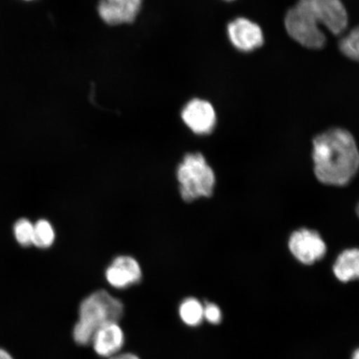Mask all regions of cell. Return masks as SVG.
Here are the masks:
<instances>
[{
  "mask_svg": "<svg viewBox=\"0 0 359 359\" xmlns=\"http://www.w3.org/2000/svg\"><path fill=\"white\" fill-rule=\"evenodd\" d=\"M314 174L325 185H347L355 176L359 154L355 139L347 130L332 128L313 140Z\"/></svg>",
  "mask_w": 359,
  "mask_h": 359,
  "instance_id": "1",
  "label": "cell"
},
{
  "mask_svg": "<svg viewBox=\"0 0 359 359\" xmlns=\"http://www.w3.org/2000/svg\"><path fill=\"white\" fill-rule=\"evenodd\" d=\"M353 359H359V353L358 350H356L355 352L353 353Z\"/></svg>",
  "mask_w": 359,
  "mask_h": 359,
  "instance_id": "20",
  "label": "cell"
},
{
  "mask_svg": "<svg viewBox=\"0 0 359 359\" xmlns=\"http://www.w3.org/2000/svg\"><path fill=\"white\" fill-rule=\"evenodd\" d=\"M124 313V306L109 292L98 290L81 303L79 318L74 330V339L79 345L91 344L93 336L102 325L118 322Z\"/></svg>",
  "mask_w": 359,
  "mask_h": 359,
  "instance_id": "2",
  "label": "cell"
},
{
  "mask_svg": "<svg viewBox=\"0 0 359 359\" xmlns=\"http://www.w3.org/2000/svg\"><path fill=\"white\" fill-rule=\"evenodd\" d=\"M109 359H140L133 353H118L116 355L110 358Z\"/></svg>",
  "mask_w": 359,
  "mask_h": 359,
  "instance_id": "18",
  "label": "cell"
},
{
  "mask_svg": "<svg viewBox=\"0 0 359 359\" xmlns=\"http://www.w3.org/2000/svg\"><path fill=\"white\" fill-rule=\"evenodd\" d=\"M227 33L233 46L241 52H252L264 43L262 28L246 18L231 21L227 26Z\"/></svg>",
  "mask_w": 359,
  "mask_h": 359,
  "instance_id": "7",
  "label": "cell"
},
{
  "mask_svg": "<svg viewBox=\"0 0 359 359\" xmlns=\"http://www.w3.org/2000/svg\"><path fill=\"white\" fill-rule=\"evenodd\" d=\"M204 318L210 324L218 325L222 322V313L221 309L217 304H208L204 306Z\"/></svg>",
  "mask_w": 359,
  "mask_h": 359,
  "instance_id": "17",
  "label": "cell"
},
{
  "mask_svg": "<svg viewBox=\"0 0 359 359\" xmlns=\"http://www.w3.org/2000/svg\"><path fill=\"white\" fill-rule=\"evenodd\" d=\"M203 311V305L194 298L184 300L179 309L180 317L184 324L191 327L199 325L204 320Z\"/></svg>",
  "mask_w": 359,
  "mask_h": 359,
  "instance_id": "13",
  "label": "cell"
},
{
  "mask_svg": "<svg viewBox=\"0 0 359 359\" xmlns=\"http://www.w3.org/2000/svg\"><path fill=\"white\" fill-rule=\"evenodd\" d=\"M318 25L325 26L330 33L339 35L346 29L348 17L341 0H302Z\"/></svg>",
  "mask_w": 359,
  "mask_h": 359,
  "instance_id": "5",
  "label": "cell"
},
{
  "mask_svg": "<svg viewBox=\"0 0 359 359\" xmlns=\"http://www.w3.org/2000/svg\"><path fill=\"white\" fill-rule=\"evenodd\" d=\"M334 273L337 279L347 283L355 280L359 276V251L358 249H349L337 258L334 266Z\"/></svg>",
  "mask_w": 359,
  "mask_h": 359,
  "instance_id": "12",
  "label": "cell"
},
{
  "mask_svg": "<svg viewBox=\"0 0 359 359\" xmlns=\"http://www.w3.org/2000/svg\"><path fill=\"white\" fill-rule=\"evenodd\" d=\"M106 277L111 286L123 289L140 281L142 271L136 259L130 257H119L107 269Z\"/></svg>",
  "mask_w": 359,
  "mask_h": 359,
  "instance_id": "11",
  "label": "cell"
},
{
  "mask_svg": "<svg viewBox=\"0 0 359 359\" xmlns=\"http://www.w3.org/2000/svg\"><path fill=\"white\" fill-rule=\"evenodd\" d=\"M13 232L19 244L22 246L33 245L34 224L29 219H20L13 226Z\"/></svg>",
  "mask_w": 359,
  "mask_h": 359,
  "instance_id": "15",
  "label": "cell"
},
{
  "mask_svg": "<svg viewBox=\"0 0 359 359\" xmlns=\"http://www.w3.org/2000/svg\"><path fill=\"white\" fill-rule=\"evenodd\" d=\"M124 341V333L118 322H111L101 326L94 333L91 344L98 355L110 358L119 353Z\"/></svg>",
  "mask_w": 359,
  "mask_h": 359,
  "instance_id": "10",
  "label": "cell"
},
{
  "mask_svg": "<svg viewBox=\"0 0 359 359\" xmlns=\"http://www.w3.org/2000/svg\"><path fill=\"white\" fill-rule=\"evenodd\" d=\"M183 122L191 131L198 135L213 132L217 123V114L212 103L203 100H192L182 111Z\"/></svg>",
  "mask_w": 359,
  "mask_h": 359,
  "instance_id": "8",
  "label": "cell"
},
{
  "mask_svg": "<svg viewBox=\"0 0 359 359\" xmlns=\"http://www.w3.org/2000/svg\"><path fill=\"white\" fill-rule=\"evenodd\" d=\"M358 29L355 28L350 32L339 43L341 52L350 60H358Z\"/></svg>",
  "mask_w": 359,
  "mask_h": 359,
  "instance_id": "16",
  "label": "cell"
},
{
  "mask_svg": "<svg viewBox=\"0 0 359 359\" xmlns=\"http://www.w3.org/2000/svg\"><path fill=\"white\" fill-rule=\"evenodd\" d=\"M55 239V230L46 219H39L34 224V245L38 248H48L53 245Z\"/></svg>",
  "mask_w": 359,
  "mask_h": 359,
  "instance_id": "14",
  "label": "cell"
},
{
  "mask_svg": "<svg viewBox=\"0 0 359 359\" xmlns=\"http://www.w3.org/2000/svg\"><path fill=\"white\" fill-rule=\"evenodd\" d=\"M285 25L290 37L302 46L311 49L325 46V35L302 0L287 13Z\"/></svg>",
  "mask_w": 359,
  "mask_h": 359,
  "instance_id": "4",
  "label": "cell"
},
{
  "mask_svg": "<svg viewBox=\"0 0 359 359\" xmlns=\"http://www.w3.org/2000/svg\"><path fill=\"white\" fill-rule=\"evenodd\" d=\"M289 248L292 255L304 264L311 266L325 257L327 246L316 231L300 229L291 235Z\"/></svg>",
  "mask_w": 359,
  "mask_h": 359,
  "instance_id": "6",
  "label": "cell"
},
{
  "mask_svg": "<svg viewBox=\"0 0 359 359\" xmlns=\"http://www.w3.org/2000/svg\"><path fill=\"white\" fill-rule=\"evenodd\" d=\"M227 1H232V0H227Z\"/></svg>",
  "mask_w": 359,
  "mask_h": 359,
  "instance_id": "21",
  "label": "cell"
},
{
  "mask_svg": "<svg viewBox=\"0 0 359 359\" xmlns=\"http://www.w3.org/2000/svg\"><path fill=\"white\" fill-rule=\"evenodd\" d=\"M0 359H15L7 350L0 348Z\"/></svg>",
  "mask_w": 359,
  "mask_h": 359,
  "instance_id": "19",
  "label": "cell"
},
{
  "mask_svg": "<svg viewBox=\"0 0 359 359\" xmlns=\"http://www.w3.org/2000/svg\"><path fill=\"white\" fill-rule=\"evenodd\" d=\"M182 199L191 202L213 194L215 176L212 168L200 152L184 156L177 172Z\"/></svg>",
  "mask_w": 359,
  "mask_h": 359,
  "instance_id": "3",
  "label": "cell"
},
{
  "mask_svg": "<svg viewBox=\"0 0 359 359\" xmlns=\"http://www.w3.org/2000/svg\"><path fill=\"white\" fill-rule=\"evenodd\" d=\"M143 0H100L97 11L106 24H132L140 13Z\"/></svg>",
  "mask_w": 359,
  "mask_h": 359,
  "instance_id": "9",
  "label": "cell"
}]
</instances>
